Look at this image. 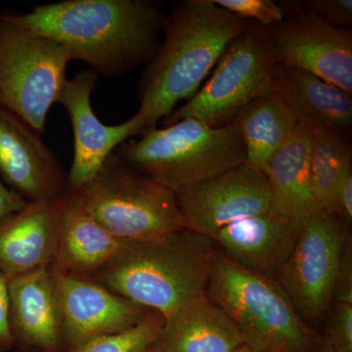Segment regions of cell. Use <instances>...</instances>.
Returning <instances> with one entry per match:
<instances>
[{
	"label": "cell",
	"mask_w": 352,
	"mask_h": 352,
	"mask_svg": "<svg viewBox=\"0 0 352 352\" xmlns=\"http://www.w3.org/2000/svg\"><path fill=\"white\" fill-rule=\"evenodd\" d=\"M64 199L28 201L0 223V271L7 280L52 266Z\"/></svg>",
	"instance_id": "15"
},
{
	"label": "cell",
	"mask_w": 352,
	"mask_h": 352,
	"mask_svg": "<svg viewBox=\"0 0 352 352\" xmlns=\"http://www.w3.org/2000/svg\"><path fill=\"white\" fill-rule=\"evenodd\" d=\"M214 242L184 228L127 241L91 281L166 318L207 289Z\"/></svg>",
	"instance_id": "3"
},
{
	"label": "cell",
	"mask_w": 352,
	"mask_h": 352,
	"mask_svg": "<svg viewBox=\"0 0 352 352\" xmlns=\"http://www.w3.org/2000/svg\"><path fill=\"white\" fill-rule=\"evenodd\" d=\"M115 154L175 195L245 163L244 142L235 122L214 127L192 118L153 127L139 140L120 145Z\"/></svg>",
	"instance_id": "4"
},
{
	"label": "cell",
	"mask_w": 352,
	"mask_h": 352,
	"mask_svg": "<svg viewBox=\"0 0 352 352\" xmlns=\"http://www.w3.org/2000/svg\"><path fill=\"white\" fill-rule=\"evenodd\" d=\"M242 344L235 324L206 293L164 318L156 342L163 352H232Z\"/></svg>",
	"instance_id": "18"
},
{
	"label": "cell",
	"mask_w": 352,
	"mask_h": 352,
	"mask_svg": "<svg viewBox=\"0 0 352 352\" xmlns=\"http://www.w3.org/2000/svg\"><path fill=\"white\" fill-rule=\"evenodd\" d=\"M72 61L66 47L0 14V107L43 133Z\"/></svg>",
	"instance_id": "7"
},
{
	"label": "cell",
	"mask_w": 352,
	"mask_h": 352,
	"mask_svg": "<svg viewBox=\"0 0 352 352\" xmlns=\"http://www.w3.org/2000/svg\"><path fill=\"white\" fill-rule=\"evenodd\" d=\"M126 243L83 212L67 193L51 270L90 280L120 254Z\"/></svg>",
	"instance_id": "20"
},
{
	"label": "cell",
	"mask_w": 352,
	"mask_h": 352,
	"mask_svg": "<svg viewBox=\"0 0 352 352\" xmlns=\"http://www.w3.org/2000/svg\"><path fill=\"white\" fill-rule=\"evenodd\" d=\"M176 200L185 228L212 240L229 224L271 210L265 175L247 164L190 185Z\"/></svg>",
	"instance_id": "11"
},
{
	"label": "cell",
	"mask_w": 352,
	"mask_h": 352,
	"mask_svg": "<svg viewBox=\"0 0 352 352\" xmlns=\"http://www.w3.org/2000/svg\"><path fill=\"white\" fill-rule=\"evenodd\" d=\"M41 135L0 107V176L27 201L55 200L68 193V175Z\"/></svg>",
	"instance_id": "13"
},
{
	"label": "cell",
	"mask_w": 352,
	"mask_h": 352,
	"mask_svg": "<svg viewBox=\"0 0 352 352\" xmlns=\"http://www.w3.org/2000/svg\"><path fill=\"white\" fill-rule=\"evenodd\" d=\"M332 214L347 226L352 221V166L347 168L333 197Z\"/></svg>",
	"instance_id": "29"
},
{
	"label": "cell",
	"mask_w": 352,
	"mask_h": 352,
	"mask_svg": "<svg viewBox=\"0 0 352 352\" xmlns=\"http://www.w3.org/2000/svg\"><path fill=\"white\" fill-rule=\"evenodd\" d=\"M51 271L61 305L62 339L69 349L134 327L151 312L91 280Z\"/></svg>",
	"instance_id": "14"
},
{
	"label": "cell",
	"mask_w": 352,
	"mask_h": 352,
	"mask_svg": "<svg viewBox=\"0 0 352 352\" xmlns=\"http://www.w3.org/2000/svg\"><path fill=\"white\" fill-rule=\"evenodd\" d=\"M318 352H333L332 346H330L327 340L325 339V342L319 347Z\"/></svg>",
	"instance_id": "32"
},
{
	"label": "cell",
	"mask_w": 352,
	"mask_h": 352,
	"mask_svg": "<svg viewBox=\"0 0 352 352\" xmlns=\"http://www.w3.org/2000/svg\"><path fill=\"white\" fill-rule=\"evenodd\" d=\"M277 65L302 69L352 95V31L329 24L302 9L266 27Z\"/></svg>",
	"instance_id": "10"
},
{
	"label": "cell",
	"mask_w": 352,
	"mask_h": 352,
	"mask_svg": "<svg viewBox=\"0 0 352 352\" xmlns=\"http://www.w3.org/2000/svg\"><path fill=\"white\" fill-rule=\"evenodd\" d=\"M9 324L8 280L0 271V352H6L14 346Z\"/></svg>",
	"instance_id": "30"
},
{
	"label": "cell",
	"mask_w": 352,
	"mask_h": 352,
	"mask_svg": "<svg viewBox=\"0 0 352 352\" xmlns=\"http://www.w3.org/2000/svg\"><path fill=\"white\" fill-rule=\"evenodd\" d=\"M275 67L267 29L251 23L228 44L204 87L162 126L188 118L214 127L232 124L254 99L273 91Z\"/></svg>",
	"instance_id": "8"
},
{
	"label": "cell",
	"mask_w": 352,
	"mask_h": 352,
	"mask_svg": "<svg viewBox=\"0 0 352 352\" xmlns=\"http://www.w3.org/2000/svg\"><path fill=\"white\" fill-rule=\"evenodd\" d=\"M335 302L352 305V241L351 236L347 238L342 258H340L337 277H336L335 289H333Z\"/></svg>",
	"instance_id": "28"
},
{
	"label": "cell",
	"mask_w": 352,
	"mask_h": 352,
	"mask_svg": "<svg viewBox=\"0 0 352 352\" xmlns=\"http://www.w3.org/2000/svg\"><path fill=\"white\" fill-rule=\"evenodd\" d=\"M349 226L318 210L302 227L295 247L274 281L303 321L319 322L331 309Z\"/></svg>",
	"instance_id": "9"
},
{
	"label": "cell",
	"mask_w": 352,
	"mask_h": 352,
	"mask_svg": "<svg viewBox=\"0 0 352 352\" xmlns=\"http://www.w3.org/2000/svg\"><path fill=\"white\" fill-rule=\"evenodd\" d=\"M302 227L272 210L229 224L212 238L217 252L256 276L274 280L295 247Z\"/></svg>",
	"instance_id": "16"
},
{
	"label": "cell",
	"mask_w": 352,
	"mask_h": 352,
	"mask_svg": "<svg viewBox=\"0 0 352 352\" xmlns=\"http://www.w3.org/2000/svg\"><path fill=\"white\" fill-rule=\"evenodd\" d=\"M68 195L122 240L150 239L185 228L175 194L132 170L115 152L90 182Z\"/></svg>",
	"instance_id": "6"
},
{
	"label": "cell",
	"mask_w": 352,
	"mask_h": 352,
	"mask_svg": "<svg viewBox=\"0 0 352 352\" xmlns=\"http://www.w3.org/2000/svg\"><path fill=\"white\" fill-rule=\"evenodd\" d=\"M234 122L244 142L245 164L263 173L298 126L296 116L274 90L254 99Z\"/></svg>",
	"instance_id": "22"
},
{
	"label": "cell",
	"mask_w": 352,
	"mask_h": 352,
	"mask_svg": "<svg viewBox=\"0 0 352 352\" xmlns=\"http://www.w3.org/2000/svg\"><path fill=\"white\" fill-rule=\"evenodd\" d=\"M328 324V340L333 352H352V305L335 302Z\"/></svg>",
	"instance_id": "26"
},
{
	"label": "cell",
	"mask_w": 352,
	"mask_h": 352,
	"mask_svg": "<svg viewBox=\"0 0 352 352\" xmlns=\"http://www.w3.org/2000/svg\"><path fill=\"white\" fill-rule=\"evenodd\" d=\"M143 352H163V351H162L161 349H160L159 347H157L156 346V344H155L154 346L149 347V349H146V351H143Z\"/></svg>",
	"instance_id": "34"
},
{
	"label": "cell",
	"mask_w": 352,
	"mask_h": 352,
	"mask_svg": "<svg viewBox=\"0 0 352 352\" xmlns=\"http://www.w3.org/2000/svg\"><path fill=\"white\" fill-rule=\"evenodd\" d=\"M351 166V146L340 138L339 132L312 131L310 175L317 210L332 212L336 191Z\"/></svg>",
	"instance_id": "23"
},
{
	"label": "cell",
	"mask_w": 352,
	"mask_h": 352,
	"mask_svg": "<svg viewBox=\"0 0 352 352\" xmlns=\"http://www.w3.org/2000/svg\"><path fill=\"white\" fill-rule=\"evenodd\" d=\"M273 90L311 131L340 133L351 126L352 95L318 76L276 64Z\"/></svg>",
	"instance_id": "21"
},
{
	"label": "cell",
	"mask_w": 352,
	"mask_h": 352,
	"mask_svg": "<svg viewBox=\"0 0 352 352\" xmlns=\"http://www.w3.org/2000/svg\"><path fill=\"white\" fill-rule=\"evenodd\" d=\"M163 324L164 317L151 311L134 327L85 340L69 352H143L156 344Z\"/></svg>",
	"instance_id": "24"
},
{
	"label": "cell",
	"mask_w": 352,
	"mask_h": 352,
	"mask_svg": "<svg viewBox=\"0 0 352 352\" xmlns=\"http://www.w3.org/2000/svg\"><path fill=\"white\" fill-rule=\"evenodd\" d=\"M232 352H258L256 351H254V349H252L251 346H247V344H242V346L238 347V349H236L235 351Z\"/></svg>",
	"instance_id": "33"
},
{
	"label": "cell",
	"mask_w": 352,
	"mask_h": 352,
	"mask_svg": "<svg viewBox=\"0 0 352 352\" xmlns=\"http://www.w3.org/2000/svg\"><path fill=\"white\" fill-rule=\"evenodd\" d=\"M28 201L0 180V223L25 207Z\"/></svg>",
	"instance_id": "31"
},
{
	"label": "cell",
	"mask_w": 352,
	"mask_h": 352,
	"mask_svg": "<svg viewBox=\"0 0 352 352\" xmlns=\"http://www.w3.org/2000/svg\"><path fill=\"white\" fill-rule=\"evenodd\" d=\"M205 293L254 351L318 352L314 333L274 280L252 274L215 251Z\"/></svg>",
	"instance_id": "5"
},
{
	"label": "cell",
	"mask_w": 352,
	"mask_h": 352,
	"mask_svg": "<svg viewBox=\"0 0 352 352\" xmlns=\"http://www.w3.org/2000/svg\"><path fill=\"white\" fill-rule=\"evenodd\" d=\"M214 4L241 19L256 21L263 27H272L284 20L286 9L273 0H212Z\"/></svg>",
	"instance_id": "25"
},
{
	"label": "cell",
	"mask_w": 352,
	"mask_h": 352,
	"mask_svg": "<svg viewBox=\"0 0 352 352\" xmlns=\"http://www.w3.org/2000/svg\"><path fill=\"white\" fill-rule=\"evenodd\" d=\"M312 131L298 124L264 171L271 210L298 227L318 212L310 175Z\"/></svg>",
	"instance_id": "19"
},
{
	"label": "cell",
	"mask_w": 352,
	"mask_h": 352,
	"mask_svg": "<svg viewBox=\"0 0 352 352\" xmlns=\"http://www.w3.org/2000/svg\"><path fill=\"white\" fill-rule=\"evenodd\" d=\"M98 75L92 69L78 72L67 80L59 103L66 109L74 131V157L68 173V193L92 179L118 147L133 136L142 135L146 126L138 113L122 124L106 126L94 112L91 95Z\"/></svg>",
	"instance_id": "12"
},
{
	"label": "cell",
	"mask_w": 352,
	"mask_h": 352,
	"mask_svg": "<svg viewBox=\"0 0 352 352\" xmlns=\"http://www.w3.org/2000/svg\"><path fill=\"white\" fill-rule=\"evenodd\" d=\"M11 16L63 45L72 61L107 78L129 75L151 61L164 20L161 6L150 0H65Z\"/></svg>",
	"instance_id": "1"
},
{
	"label": "cell",
	"mask_w": 352,
	"mask_h": 352,
	"mask_svg": "<svg viewBox=\"0 0 352 352\" xmlns=\"http://www.w3.org/2000/svg\"><path fill=\"white\" fill-rule=\"evenodd\" d=\"M250 25L212 0L173 4L164 16L163 39L139 80L138 113L146 131L199 91L228 44Z\"/></svg>",
	"instance_id": "2"
},
{
	"label": "cell",
	"mask_w": 352,
	"mask_h": 352,
	"mask_svg": "<svg viewBox=\"0 0 352 352\" xmlns=\"http://www.w3.org/2000/svg\"><path fill=\"white\" fill-rule=\"evenodd\" d=\"M9 324L14 344L57 352L63 344L62 311L51 268L8 279Z\"/></svg>",
	"instance_id": "17"
},
{
	"label": "cell",
	"mask_w": 352,
	"mask_h": 352,
	"mask_svg": "<svg viewBox=\"0 0 352 352\" xmlns=\"http://www.w3.org/2000/svg\"><path fill=\"white\" fill-rule=\"evenodd\" d=\"M303 6L305 12L320 18L335 27L351 28V0H309Z\"/></svg>",
	"instance_id": "27"
}]
</instances>
